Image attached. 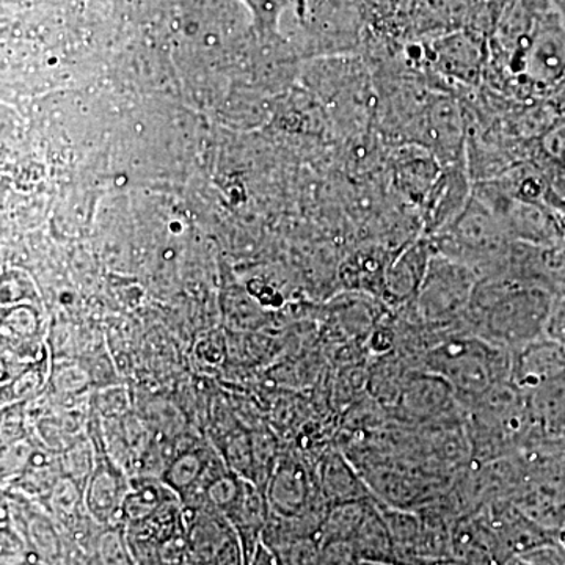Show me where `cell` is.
<instances>
[{"label": "cell", "mask_w": 565, "mask_h": 565, "mask_svg": "<svg viewBox=\"0 0 565 565\" xmlns=\"http://www.w3.org/2000/svg\"><path fill=\"white\" fill-rule=\"evenodd\" d=\"M556 297L541 282L482 277L467 315L468 333L509 352L546 337Z\"/></svg>", "instance_id": "6da1fadb"}, {"label": "cell", "mask_w": 565, "mask_h": 565, "mask_svg": "<svg viewBox=\"0 0 565 565\" xmlns=\"http://www.w3.org/2000/svg\"><path fill=\"white\" fill-rule=\"evenodd\" d=\"M422 370L444 379L465 408L511 381L512 353L471 333L448 334L427 349Z\"/></svg>", "instance_id": "7a4b0ae2"}, {"label": "cell", "mask_w": 565, "mask_h": 565, "mask_svg": "<svg viewBox=\"0 0 565 565\" xmlns=\"http://www.w3.org/2000/svg\"><path fill=\"white\" fill-rule=\"evenodd\" d=\"M479 280L473 267L435 252L415 299L422 321L435 329L467 321Z\"/></svg>", "instance_id": "3957f363"}, {"label": "cell", "mask_w": 565, "mask_h": 565, "mask_svg": "<svg viewBox=\"0 0 565 565\" xmlns=\"http://www.w3.org/2000/svg\"><path fill=\"white\" fill-rule=\"evenodd\" d=\"M394 411L401 422L415 427L467 418V408L444 379L424 370L407 374Z\"/></svg>", "instance_id": "277c9868"}, {"label": "cell", "mask_w": 565, "mask_h": 565, "mask_svg": "<svg viewBox=\"0 0 565 565\" xmlns=\"http://www.w3.org/2000/svg\"><path fill=\"white\" fill-rule=\"evenodd\" d=\"M88 437L96 448V465L85 486V508L102 526L122 525V504L131 492L132 478L107 452L103 430H93Z\"/></svg>", "instance_id": "5b68a950"}, {"label": "cell", "mask_w": 565, "mask_h": 565, "mask_svg": "<svg viewBox=\"0 0 565 565\" xmlns=\"http://www.w3.org/2000/svg\"><path fill=\"white\" fill-rule=\"evenodd\" d=\"M264 493L270 514L282 519L302 515L316 505L329 504L319 490L316 471L291 452L278 457Z\"/></svg>", "instance_id": "8992f818"}, {"label": "cell", "mask_w": 565, "mask_h": 565, "mask_svg": "<svg viewBox=\"0 0 565 565\" xmlns=\"http://www.w3.org/2000/svg\"><path fill=\"white\" fill-rule=\"evenodd\" d=\"M184 522L189 565H245L243 546L225 515L212 509H184Z\"/></svg>", "instance_id": "52a82bcc"}, {"label": "cell", "mask_w": 565, "mask_h": 565, "mask_svg": "<svg viewBox=\"0 0 565 565\" xmlns=\"http://www.w3.org/2000/svg\"><path fill=\"white\" fill-rule=\"evenodd\" d=\"M492 533L503 561L555 545V534L523 514L512 500H498L473 512Z\"/></svg>", "instance_id": "ba28073f"}, {"label": "cell", "mask_w": 565, "mask_h": 565, "mask_svg": "<svg viewBox=\"0 0 565 565\" xmlns=\"http://www.w3.org/2000/svg\"><path fill=\"white\" fill-rule=\"evenodd\" d=\"M565 373V345L544 337L512 352L511 382L522 393L559 377Z\"/></svg>", "instance_id": "9c48e42d"}, {"label": "cell", "mask_w": 565, "mask_h": 565, "mask_svg": "<svg viewBox=\"0 0 565 565\" xmlns=\"http://www.w3.org/2000/svg\"><path fill=\"white\" fill-rule=\"evenodd\" d=\"M315 471L319 490L330 505L374 498L359 468L344 451H327Z\"/></svg>", "instance_id": "30bf717a"}, {"label": "cell", "mask_w": 565, "mask_h": 565, "mask_svg": "<svg viewBox=\"0 0 565 565\" xmlns=\"http://www.w3.org/2000/svg\"><path fill=\"white\" fill-rule=\"evenodd\" d=\"M243 546L245 565H250L256 550L263 544V534L269 522L270 509L266 493L255 482L245 479L243 493L225 515Z\"/></svg>", "instance_id": "8fae6325"}, {"label": "cell", "mask_w": 565, "mask_h": 565, "mask_svg": "<svg viewBox=\"0 0 565 565\" xmlns=\"http://www.w3.org/2000/svg\"><path fill=\"white\" fill-rule=\"evenodd\" d=\"M434 255L435 252L430 250V245L426 241H418L407 250L401 252L386 269L385 296L394 302L416 299Z\"/></svg>", "instance_id": "7c38bea8"}, {"label": "cell", "mask_w": 565, "mask_h": 565, "mask_svg": "<svg viewBox=\"0 0 565 565\" xmlns=\"http://www.w3.org/2000/svg\"><path fill=\"white\" fill-rule=\"evenodd\" d=\"M62 478L61 455L35 440V451L24 473L14 484L3 490H13L43 505Z\"/></svg>", "instance_id": "4fadbf2b"}, {"label": "cell", "mask_w": 565, "mask_h": 565, "mask_svg": "<svg viewBox=\"0 0 565 565\" xmlns=\"http://www.w3.org/2000/svg\"><path fill=\"white\" fill-rule=\"evenodd\" d=\"M498 215L503 218L509 234L519 239L533 244H553L559 236V230L552 215L546 214L535 202L511 199L503 214Z\"/></svg>", "instance_id": "5bb4252c"}, {"label": "cell", "mask_w": 565, "mask_h": 565, "mask_svg": "<svg viewBox=\"0 0 565 565\" xmlns=\"http://www.w3.org/2000/svg\"><path fill=\"white\" fill-rule=\"evenodd\" d=\"M180 500L161 478L154 476H137L132 478L131 492L122 504L121 523L125 526L147 522L161 512L167 504Z\"/></svg>", "instance_id": "9a60e30c"}, {"label": "cell", "mask_w": 565, "mask_h": 565, "mask_svg": "<svg viewBox=\"0 0 565 565\" xmlns=\"http://www.w3.org/2000/svg\"><path fill=\"white\" fill-rule=\"evenodd\" d=\"M527 81L535 88H552L565 76V40L545 32L535 41L525 63Z\"/></svg>", "instance_id": "2e32d148"}, {"label": "cell", "mask_w": 565, "mask_h": 565, "mask_svg": "<svg viewBox=\"0 0 565 565\" xmlns=\"http://www.w3.org/2000/svg\"><path fill=\"white\" fill-rule=\"evenodd\" d=\"M426 136L434 151L448 159H456L462 147V115L451 99L438 98L427 107Z\"/></svg>", "instance_id": "e0dca14e"}, {"label": "cell", "mask_w": 565, "mask_h": 565, "mask_svg": "<svg viewBox=\"0 0 565 565\" xmlns=\"http://www.w3.org/2000/svg\"><path fill=\"white\" fill-rule=\"evenodd\" d=\"M534 427L548 434L565 433V373L526 394Z\"/></svg>", "instance_id": "ac0fdd59"}, {"label": "cell", "mask_w": 565, "mask_h": 565, "mask_svg": "<svg viewBox=\"0 0 565 565\" xmlns=\"http://www.w3.org/2000/svg\"><path fill=\"white\" fill-rule=\"evenodd\" d=\"M351 542L360 561L394 565L392 534L377 501H374L373 508L367 512L366 519L363 520Z\"/></svg>", "instance_id": "d6986e66"}, {"label": "cell", "mask_w": 565, "mask_h": 565, "mask_svg": "<svg viewBox=\"0 0 565 565\" xmlns=\"http://www.w3.org/2000/svg\"><path fill=\"white\" fill-rule=\"evenodd\" d=\"M52 373L50 352L44 349L39 359L2 384V403L6 405L24 404L35 399L47 385Z\"/></svg>", "instance_id": "ffe728a7"}, {"label": "cell", "mask_w": 565, "mask_h": 565, "mask_svg": "<svg viewBox=\"0 0 565 565\" xmlns=\"http://www.w3.org/2000/svg\"><path fill=\"white\" fill-rule=\"evenodd\" d=\"M437 159L430 156H404L396 167L397 184L411 199H427L440 178Z\"/></svg>", "instance_id": "44dd1931"}, {"label": "cell", "mask_w": 565, "mask_h": 565, "mask_svg": "<svg viewBox=\"0 0 565 565\" xmlns=\"http://www.w3.org/2000/svg\"><path fill=\"white\" fill-rule=\"evenodd\" d=\"M374 501V498H371V500L330 505L319 534L321 542H351L363 520L366 519L367 512L373 508Z\"/></svg>", "instance_id": "7402d4cb"}, {"label": "cell", "mask_w": 565, "mask_h": 565, "mask_svg": "<svg viewBox=\"0 0 565 565\" xmlns=\"http://www.w3.org/2000/svg\"><path fill=\"white\" fill-rule=\"evenodd\" d=\"M90 557L92 565H137L125 525L103 526Z\"/></svg>", "instance_id": "603a6c76"}, {"label": "cell", "mask_w": 565, "mask_h": 565, "mask_svg": "<svg viewBox=\"0 0 565 565\" xmlns=\"http://www.w3.org/2000/svg\"><path fill=\"white\" fill-rule=\"evenodd\" d=\"M245 479L232 468L221 471L204 489V509L226 515L243 493Z\"/></svg>", "instance_id": "cb8c5ba5"}, {"label": "cell", "mask_w": 565, "mask_h": 565, "mask_svg": "<svg viewBox=\"0 0 565 565\" xmlns=\"http://www.w3.org/2000/svg\"><path fill=\"white\" fill-rule=\"evenodd\" d=\"M61 463L63 476L73 479L85 490L96 465V448L87 433L61 452Z\"/></svg>", "instance_id": "d4e9b609"}, {"label": "cell", "mask_w": 565, "mask_h": 565, "mask_svg": "<svg viewBox=\"0 0 565 565\" xmlns=\"http://www.w3.org/2000/svg\"><path fill=\"white\" fill-rule=\"evenodd\" d=\"M267 548V546H266ZM278 565H321V537H302L269 548Z\"/></svg>", "instance_id": "484cf974"}, {"label": "cell", "mask_w": 565, "mask_h": 565, "mask_svg": "<svg viewBox=\"0 0 565 565\" xmlns=\"http://www.w3.org/2000/svg\"><path fill=\"white\" fill-rule=\"evenodd\" d=\"M50 385L65 399H74L92 386V375L82 364H58L52 367Z\"/></svg>", "instance_id": "4316f807"}, {"label": "cell", "mask_w": 565, "mask_h": 565, "mask_svg": "<svg viewBox=\"0 0 565 565\" xmlns=\"http://www.w3.org/2000/svg\"><path fill=\"white\" fill-rule=\"evenodd\" d=\"M33 451H35V438L32 435L21 438V440L11 441L2 445V482L3 489L14 484L24 473L29 462H31Z\"/></svg>", "instance_id": "83f0119b"}, {"label": "cell", "mask_w": 565, "mask_h": 565, "mask_svg": "<svg viewBox=\"0 0 565 565\" xmlns=\"http://www.w3.org/2000/svg\"><path fill=\"white\" fill-rule=\"evenodd\" d=\"M359 563L360 557L356 555L352 542H322L321 565H356Z\"/></svg>", "instance_id": "f1b7e54d"}, {"label": "cell", "mask_w": 565, "mask_h": 565, "mask_svg": "<svg viewBox=\"0 0 565 565\" xmlns=\"http://www.w3.org/2000/svg\"><path fill=\"white\" fill-rule=\"evenodd\" d=\"M542 147L550 158L565 163V125H557L550 129L542 140Z\"/></svg>", "instance_id": "f546056e"}, {"label": "cell", "mask_w": 565, "mask_h": 565, "mask_svg": "<svg viewBox=\"0 0 565 565\" xmlns=\"http://www.w3.org/2000/svg\"><path fill=\"white\" fill-rule=\"evenodd\" d=\"M250 565H278V563L277 559H275L273 552L262 544L259 545V548L256 550Z\"/></svg>", "instance_id": "4dcf8cb0"}, {"label": "cell", "mask_w": 565, "mask_h": 565, "mask_svg": "<svg viewBox=\"0 0 565 565\" xmlns=\"http://www.w3.org/2000/svg\"><path fill=\"white\" fill-rule=\"evenodd\" d=\"M503 565H533L530 563V561L526 559V557L523 556H515L511 557V559L505 561Z\"/></svg>", "instance_id": "1f68e13d"}, {"label": "cell", "mask_w": 565, "mask_h": 565, "mask_svg": "<svg viewBox=\"0 0 565 565\" xmlns=\"http://www.w3.org/2000/svg\"><path fill=\"white\" fill-rule=\"evenodd\" d=\"M356 565H393V564H381V563H370V561H360Z\"/></svg>", "instance_id": "d6a6232c"}]
</instances>
